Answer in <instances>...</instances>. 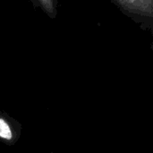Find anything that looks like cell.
Segmentation results:
<instances>
[{"mask_svg": "<svg viewBox=\"0 0 153 153\" xmlns=\"http://www.w3.org/2000/svg\"><path fill=\"white\" fill-rule=\"evenodd\" d=\"M22 125L4 111L0 110V142L13 146L20 139Z\"/></svg>", "mask_w": 153, "mask_h": 153, "instance_id": "1", "label": "cell"}]
</instances>
